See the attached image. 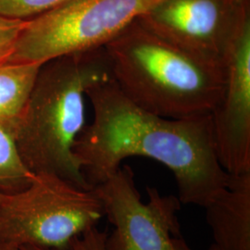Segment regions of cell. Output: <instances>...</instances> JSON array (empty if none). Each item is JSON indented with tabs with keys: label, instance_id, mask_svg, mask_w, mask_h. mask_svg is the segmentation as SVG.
<instances>
[{
	"label": "cell",
	"instance_id": "cell-9",
	"mask_svg": "<svg viewBox=\"0 0 250 250\" xmlns=\"http://www.w3.org/2000/svg\"><path fill=\"white\" fill-rule=\"evenodd\" d=\"M204 208L217 250H250V173L230 175Z\"/></svg>",
	"mask_w": 250,
	"mask_h": 250
},
{
	"label": "cell",
	"instance_id": "cell-10",
	"mask_svg": "<svg viewBox=\"0 0 250 250\" xmlns=\"http://www.w3.org/2000/svg\"><path fill=\"white\" fill-rule=\"evenodd\" d=\"M41 65L0 62V125L9 131L26 105Z\"/></svg>",
	"mask_w": 250,
	"mask_h": 250
},
{
	"label": "cell",
	"instance_id": "cell-7",
	"mask_svg": "<svg viewBox=\"0 0 250 250\" xmlns=\"http://www.w3.org/2000/svg\"><path fill=\"white\" fill-rule=\"evenodd\" d=\"M250 19V0H162L137 21L188 53L223 64Z\"/></svg>",
	"mask_w": 250,
	"mask_h": 250
},
{
	"label": "cell",
	"instance_id": "cell-3",
	"mask_svg": "<svg viewBox=\"0 0 250 250\" xmlns=\"http://www.w3.org/2000/svg\"><path fill=\"white\" fill-rule=\"evenodd\" d=\"M111 79L134 104L170 119L208 114L224 84L223 64L172 45L137 19L104 46Z\"/></svg>",
	"mask_w": 250,
	"mask_h": 250
},
{
	"label": "cell",
	"instance_id": "cell-17",
	"mask_svg": "<svg viewBox=\"0 0 250 250\" xmlns=\"http://www.w3.org/2000/svg\"><path fill=\"white\" fill-rule=\"evenodd\" d=\"M217 250V249H216V248H215L214 246H213V245H211V246H210V248H209V250Z\"/></svg>",
	"mask_w": 250,
	"mask_h": 250
},
{
	"label": "cell",
	"instance_id": "cell-8",
	"mask_svg": "<svg viewBox=\"0 0 250 250\" xmlns=\"http://www.w3.org/2000/svg\"><path fill=\"white\" fill-rule=\"evenodd\" d=\"M224 84L210 111L215 150L230 175L250 173V19L224 58Z\"/></svg>",
	"mask_w": 250,
	"mask_h": 250
},
{
	"label": "cell",
	"instance_id": "cell-12",
	"mask_svg": "<svg viewBox=\"0 0 250 250\" xmlns=\"http://www.w3.org/2000/svg\"><path fill=\"white\" fill-rule=\"evenodd\" d=\"M75 0H0V16L30 20Z\"/></svg>",
	"mask_w": 250,
	"mask_h": 250
},
{
	"label": "cell",
	"instance_id": "cell-16",
	"mask_svg": "<svg viewBox=\"0 0 250 250\" xmlns=\"http://www.w3.org/2000/svg\"><path fill=\"white\" fill-rule=\"evenodd\" d=\"M0 250H21V249L17 248V247H12V246L0 245Z\"/></svg>",
	"mask_w": 250,
	"mask_h": 250
},
{
	"label": "cell",
	"instance_id": "cell-5",
	"mask_svg": "<svg viewBox=\"0 0 250 250\" xmlns=\"http://www.w3.org/2000/svg\"><path fill=\"white\" fill-rule=\"evenodd\" d=\"M162 0H75L26 20L6 62L44 64L104 47Z\"/></svg>",
	"mask_w": 250,
	"mask_h": 250
},
{
	"label": "cell",
	"instance_id": "cell-13",
	"mask_svg": "<svg viewBox=\"0 0 250 250\" xmlns=\"http://www.w3.org/2000/svg\"><path fill=\"white\" fill-rule=\"evenodd\" d=\"M25 21L0 16V62L9 59Z\"/></svg>",
	"mask_w": 250,
	"mask_h": 250
},
{
	"label": "cell",
	"instance_id": "cell-6",
	"mask_svg": "<svg viewBox=\"0 0 250 250\" xmlns=\"http://www.w3.org/2000/svg\"><path fill=\"white\" fill-rule=\"evenodd\" d=\"M94 188L114 227L107 233L106 250H193L181 231L178 197L163 196L147 187L148 200L144 203L130 166H121Z\"/></svg>",
	"mask_w": 250,
	"mask_h": 250
},
{
	"label": "cell",
	"instance_id": "cell-2",
	"mask_svg": "<svg viewBox=\"0 0 250 250\" xmlns=\"http://www.w3.org/2000/svg\"><path fill=\"white\" fill-rule=\"evenodd\" d=\"M111 78L104 47L70 54L41 65L21 116L9 129L33 173L52 174L91 189L74 145L85 126L86 90Z\"/></svg>",
	"mask_w": 250,
	"mask_h": 250
},
{
	"label": "cell",
	"instance_id": "cell-11",
	"mask_svg": "<svg viewBox=\"0 0 250 250\" xmlns=\"http://www.w3.org/2000/svg\"><path fill=\"white\" fill-rule=\"evenodd\" d=\"M34 176L22 161L12 134L0 125V193L22 191L31 185Z\"/></svg>",
	"mask_w": 250,
	"mask_h": 250
},
{
	"label": "cell",
	"instance_id": "cell-4",
	"mask_svg": "<svg viewBox=\"0 0 250 250\" xmlns=\"http://www.w3.org/2000/svg\"><path fill=\"white\" fill-rule=\"evenodd\" d=\"M105 216L95 188L83 189L52 174H35L22 191L0 193V245L70 250Z\"/></svg>",
	"mask_w": 250,
	"mask_h": 250
},
{
	"label": "cell",
	"instance_id": "cell-14",
	"mask_svg": "<svg viewBox=\"0 0 250 250\" xmlns=\"http://www.w3.org/2000/svg\"><path fill=\"white\" fill-rule=\"evenodd\" d=\"M106 236L107 232L99 231L97 227H93L76 238L70 250H106Z\"/></svg>",
	"mask_w": 250,
	"mask_h": 250
},
{
	"label": "cell",
	"instance_id": "cell-1",
	"mask_svg": "<svg viewBox=\"0 0 250 250\" xmlns=\"http://www.w3.org/2000/svg\"><path fill=\"white\" fill-rule=\"evenodd\" d=\"M94 110L74 145L91 188L113 174L126 158L159 161L173 173L182 204L205 208L227 187L230 174L215 150L210 114L170 119L137 106L111 78L86 90Z\"/></svg>",
	"mask_w": 250,
	"mask_h": 250
},
{
	"label": "cell",
	"instance_id": "cell-15",
	"mask_svg": "<svg viewBox=\"0 0 250 250\" xmlns=\"http://www.w3.org/2000/svg\"><path fill=\"white\" fill-rule=\"evenodd\" d=\"M20 249H21V250H56L40 248V247H36V246H23V247H21Z\"/></svg>",
	"mask_w": 250,
	"mask_h": 250
}]
</instances>
